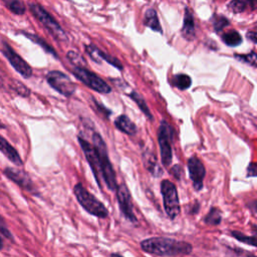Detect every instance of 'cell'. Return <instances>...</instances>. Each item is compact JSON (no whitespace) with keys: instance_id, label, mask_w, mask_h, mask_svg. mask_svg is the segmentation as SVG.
Segmentation results:
<instances>
[{"instance_id":"4dcf8cb0","label":"cell","mask_w":257,"mask_h":257,"mask_svg":"<svg viewBox=\"0 0 257 257\" xmlns=\"http://www.w3.org/2000/svg\"><path fill=\"white\" fill-rule=\"evenodd\" d=\"M229 24L228 20L224 17H218L215 21H214V28L217 32L221 31L225 26H227Z\"/></svg>"},{"instance_id":"83f0119b","label":"cell","mask_w":257,"mask_h":257,"mask_svg":"<svg viewBox=\"0 0 257 257\" xmlns=\"http://www.w3.org/2000/svg\"><path fill=\"white\" fill-rule=\"evenodd\" d=\"M68 59L71 62V64L74 65L75 67H86V65L85 59L79 54H77L76 51H69Z\"/></svg>"},{"instance_id":"603a6c76","label":"cell","mask_w":257,"mask_h":257,"mask_svg":"<svg viewBox=\"0 0 257 257\" xmlns=\"http://www.w3.org/2000/svg\"><path fill=\"white\" fill-rule=\"evenodd\" d=\"M222 40H223V42H224L226 45L231 46V47L238 46L239 44L242 43V37H241V35H240L237 31H235V30L226 32V33L222 36Z\"/></svg>"},{"instance_id":"2e32d148","label":"cell","mask_w":257,"mask_h":257,"mask_svg":"<svg viewBox=\"0 0 257 257\" xmlns=\"http://www.w3.org/2000/svg\"><path fill=\"white\" fill-rule=\"evenodd\" d=\"M143 161L145 168L155 177H160L163 174L162 168L159 166L155 154L147 150L143 153Z\"/></svg>"},{"instance_id":"ffe728a7","label":"cell","mask_w":257,"mask_h":257,"mask_svg":"<svg viewBox=\"0 0 257 257\" xmlns=\"http://www.w3.org/2000/svg\"><path fill=\"white\" fill-rule=\"evenodd\" d=\"M129 96L136 102V104L138 105V107L140 108V110L147 116V118L151 121L154 120V117L152 116L147 104H146V100L144 99V97L139 93L137 92L136 90H132L130 93H129Z\"/></svg>"},{"instance_id":"d6a6232c","label":"cell","mask_w":257,"mask_h":257,"mask_svg":"<svg viewBox=\"0 0 257 257\" xmlns=\"http://www.w3.org/2000/svg\"><path fill=\"white\" fill-rule=\"evenodd\" d=\"M170 172H171V174H172L176 179L180 180L181 177H182V174H183V169H182V167H181L180 165H175V166L172 167V169H171Z\"/></svg>"},{"instance_id":"7a4b0ae2","label":"cell","mask_w":257,"mask_h":257,"mask_svg":"<svg viewBox=\"0 0 257 257\" xmlns=\"http://www.w3.org/2000/svg\"><path fill=\"white\" fill-rule=\"evenodd\" d=\"M92 146L96 152V155L99 161L101 178L104 180L109 190L115 191L117 188V178L113 165L108 155L107 145L98 133H94L92 136Z\"/></svg>"},{"instance_id":"ac0fdd59","label":"cell","mask_w":257,"mask_h":257,"mask_svg":"<svg viewBox=\"0 0 257 257\" xmlns=\"http://www.w3.org/2000/svg\"><path fill=\"white\" fill-rule=\"evenodd\" d=\"M183 36L189 40H192L195 37V24L194 18L189 8L185 9V16H184V23L182 28Z\"/></svg>"},{"instance_id":"d6986e66","label":"cell","mask_w":257,"mask_h":257,"mask_svg":"<svg viewBox=\"0 0 257 257\" xmlns=\"http://www.w3.org/2000/svg\"><path fill=\"white\" fill-rule=\"evenodd\" d=\"M144 23L146 26L150 27L154 31H157L162 33V27L159 22L158 15L156 11L154 9H148L145 13V18H144Z\"/></svg>"},{"instance_id":"f546056e","label":"cell","mask_w":257,"mask_h":257,"mask_svg":"<svg viewBox=\"0 0 257 257\" xmlns=\"http://www.w3.org/2000/svg\"><path fill=\"white\" fill-rule=\"evenodd\" d=\"M12 89H14L18 94H20V95H22L24 97H26V96H28L30 94V90L23 84H21L19 82H16V81L13 82Z\"/></svg>"},{"instance_id":"9c48e42d","label":"cell","mask_w":257,"mask_h":257,"mask_svg":"<svg viewBox=\"0 0 257 257\" xmlns=\"http://www.w3.org/2000/svg\"><path fill=\"white\" fill-rule=\"evenodd\" d=\"M2 54L8 60L10 65L13 69L24 79H29L32 76V69L31 67L13 50V48L8 45L6 42H3Z\"/></svg>"},{"instance_id":"484cf974","label":"cell","mask_w":257,"mask_h":257,"mask_svg":"<svg viewBox=\"0 0 257 257\" xmlns=\"http://www.w3.org/2000/svg\"><path fill=\"white\" fill-rule=\"evenodd\" d=\"M231 235H232L233 237H235L238 241L242 242V243L251 245V246H253V247L256 246V237H255L256 234H253V236H247V235L243 234L242 232L232 231V232H231Z\"/></svg>"},{"instance_id":"8fae6325","label":"cell","mask_w":257,"mask_h":257,"mask_svg":"<svg viewBox=\"0 0 257 257\" xmlns=\"http://www.w3.org/2000/svg\"><path fill=\"white\" fill-rule=\"evenodd\" d=\"M79 143L81 148L84 151L85 156L87 160V163L94 175L95 181L98 184V187L101 188V182H100V178H101V173H100V167H99V161H98V157L96 155V152L93 148L92 145H90L87 141H86L85 139L79 137Z\"/></svg>"},{"instance_id":"9a60e30c","label":"cell","mask_w":257,"mask_h":257,"mask_svg":"<svg viewBox=\"0 0 257 257\" xmlns=\"http://www.w3.org/2000/svg\"><path fill=\"white\" fill-rule=\"evenodd\" d=\"M0 152L14 165L16 166H22L23 162L21 160V157L19 156L18 152L15 148H13L7 140H5L2 136H0Z\"/></svg>"},{"instance_id":"e575fe53","label":"cell","mask_w":257,"mask_h":257,"mask_svg":"<svg viewBox=\"0 0 257 257\" xmlns=\"http://www.w3.org/2000/svg\"><path fill=\"white\" fill-rule=\"evenodd\" d=\"M93 101H94V104H95V107H96L97 109H99L101 112H104L102 114H105L107 117H109V116L111 115V113H112V112H111L110 110H108L106 107H101L96 100H94V99H93Z\"/></svg>"},{"instance_id":"3957f363","label":"cell","mask_w":257,"mask_h":257,"mask_svg":"<svg viewBox=\"0 0 257 257\" xmlns=\"http://www.w3.org/2000/svg\"><path fill=\"white\" fill-rule=\"evenodd\" d=\"M75 195L81 204V206L90 215L98 218H107L109 211L100 201H98L91 193H89L81 183L74 187Z\"/></svg>"},{"instance_id":"1f68e13d","label":"cell","mask_w":257,"mask_h":257,"mask_svg":"<svg viewBox=\"0 0 257 257\" xmlns=\"http://www.w3.org/2000/svg\"><path fill=\"white\" fill-rule=\"evenodd\" d=\"M0 232H1L2 235H4L6 238L10 239V240H13V236L12 234L10 233V231L7 229V227L5 226V223L3 221V219L0 217Z\"/></svg>"},{"instance_id":"d590c367","label":"cell","mask_w":257,"mask_h":257,"mask_svg":"<svg viewBox=\"0 0 257 257\" xmlns=\"http://www.w3.org/2000/svg\"><path fill=\"white\" fill-rule=\"evenodd\" d=\"M246 36H247V38L250 39L253 43H256V32H255V31H249Z\"/></svg>"},{"instance_id":"30bf717a","label":"cell","mask_w":257,"mask_h":257,"mask_svg":"<svg viewBox=\"0 0 257 257\" xmlns=\"http://www.w3.org/2000/svg\"><path fill=\"white\" fill-rule=\"evenodd\" d=\"M116 190H117V198H118L121 212L129 221L133 223H137L138 220L133 210L132 196L128 187L126 186V184H121L117 186Z\"/></svg>"},{"instance_id":"f1b7e54d","label":"cell","mask_w":257,"mask_h":257,"mask_svg":"<svg viewBox=\"0 0 257 257\" xmlns=\"http://www.w3.org/2000/svg\"><path fill=\"white\" fill-rule=\"evenodd\" d=\"M235 58L243 63H246L247 65L255 68L256 67V54L254 51H251L248 55H235Z\"/></svg>"},{"instance_id":"836d02e7","label":"cell","mask_w":257,"mask_h":257,"mask_svg":"<svg viewBox=\"0 0 257 257\" xmlns=\"http://www.w3.org/2000/svg\"><path fill=\"white\" fill-rule=\"evenodd\" d=\"M256 163H250L247 167V177H256Z\"/></svg>"},{"instance_id":"44dd1931","label":"cell","mask_w":257,"mask_h":257,"mask_svg":"<svg viewBox=\"0 0 257 257\" xmlns=\"http://www.w3.org/2000/svg\"><path fill=\"white\" fill-rule=\"evenodd\" d=\"M22 34H24L27 38H29L31 41H33V42H35L36 44H38V45H40L46 53H48V54H50V55H53L56 59H59V56H58V54H57V51L51 47L44 39H42L41 37H39L38 35H35V34H31V33H27V32H22Z\"/></svg>"},{"instance_id":"5bb4252c","label":"cell","mask_w":257,"mask_h":257,"mask_svg":"<svg viewBox=\"0 0 257 257\" xmlns=\"http://www.w3.org/2000/svg\"><path fill=\"white\" fill-rule=\"evenodd\" d=\"M86 53L88 54V56L90 57V59L93 62H95L97 64H100L102 61H105L109 65L118 69L119 71H123V69H124L123 65L117 58L109 56L108 54L104 53V51H101L100 49H98L96 46H94L92 44L87 45V46H86Z\"/></svg>"},{"instance_id":"e0dca14e","label":"cell","mask_w":257,"mask_h":257,"mask_svg":"<svg viewBox=\"0 0 257 257\" xmlns=\"http://www.w3.org/2000/svg\"><path fill=\"white\" fill-rule=\"evenodd\" d=\"M115 126L118 130L129 136H135L138 132L137 126L126 115L119 116L115 121Z\"/></svg>"},{"instance_id":"8d00e7d4","label":"cell","mask_w":257,"mask_h":257,"mask_svg":"<svg viewBox=\"0 0 257 257\" xmlns=\"http://www.w3.org/2000/svg\"><path fill=\"white\" fill-rule=\"evenodd\" d=\"M4 86V79L1 75V72H0V88H2Z\"/></svg>"},{"instance_id":"52a82bcc","label":"cell","mask_w":257,"mask_h":257,"mask_svg":"<svg viewBox=\"0 0 257 257\" xmlns=\"http://www.w3.org/2000/svg\"><path fill=\"white\" fill-rule=\"evenodd\" d=\"M172 139L173 130L166 121H162L158 131V142L161 151V162L165 167H169L173 154H172Z\"/></svg>"},{"instance_id":"4316f807","label":"cell","mask_w":257,"mask_h":257,"mask_svg":"<svg viewBox=\"0 0 257 257\" xmlns=\"http://www.w3.org/2000/svg\"><path fill=\"white\" fill-rule=\"evenodd\" d=\"M6 5L9 8V10L15 14L20 15L25 12V6L21 1H19V0H7Z\"/></svg>"},{"instance_id":"ba28073f","label":"cell","mask_w":257,"mask_h":257,"mask_svg":"<svg viewBox=\"0 0 257 257\" xmlns=\"http://www.w3.org/2000/svg\"><path fill=\"white\" fill-rule=\"evenodd\" d=\"M48 85L61 94L70 97L76 92L77 86L70 77L60 71H51L46 75Z\"/></svg>"},{"instance_id":"277c9868","label":"cell","mask_w":257,"mask_h":257,"mask_svg":"<svg viewBox=\"0 0 257 257\" xmlns=\"http://www.w3.org/2000/svg\"><path fill=\"white\" fill-rule=\"evenodd\" d=\"M29 9L31 13L38 19V21L48 30V32L53 35L56 39L60 41H68V35L62 26L56 21V19L51 16L46 10H44L40 5L36 3H30Z\"/></svg>"},{"instance_id":"7402d4cb","label":"cell","mask_w":257,"mask_h":257,"mask_svg":"<svg viewBox=\"0 0 257 257\" xmlns=\"http://www.w3.org/2000/svg\"><path fill=\"white\" fill-rule=\"evenodd\" d=\"M254 0H232L229 4V9L235 13H240L246 10L250 5L254 6Z\"/></svg>"},{"instance_id":"6da1fadb","label":"cell","mask_w":257,"mask_h":257,"mask_svg":"<svg viewBox=\"0 0 257 257\" xmlns=\"http://www.w3.org/2000/svg\"><path fill=\"white\" fill-rule=\"evenodd\" d=\"M144 252L157 256H179L188 255L193 247L190 243L167 237H151L141 242Z\"/></svg>"},{"instance_id":"cb8c5ba5","label":"cell","mask_w":257,"mask_h":257,"mask_svg":"<svg viewBox=\"0 0 257 257\" xmlns=\"http://www.w3.org/2000/svg\"><path fill=\"white\" fill-rule=\"evenodd\" d=\"M173 84L175 86H177V88H179L181 90H185L191 86L192 80L188 75L179 74L174 77Z\"/></svg>"},{"instance_id":"4fadbf2b","label":"cell","mask_w":257,"mask_h":257,"mask_svg":"<svg viewBox=\"0 0 257 257\" xmlns=\"http://www.w3.org/2000/svg\"><path fill=\"white\" fill-rule=\"evenodd\" d=\"M3 173L6 175V177L8 179H10L14 183H16L18 186H20L24 190L35 194L36 189L34 187V184L31 181V179L29 178V176L24 171L8 167L3 171Z\"/></svg>"},{"instance_id":"5b68a950","label":"cell","mask_w":257,"mask_h":257,"mask_svg":"<svg viewBox=\"0 0 257 257\" xmlns=\"http://www.w3.org/2000/svg\"><path fill=\"white\" fill-rule=\"evenodd\" d=\"M161 193L167 216L171 220H175L181 212L178 191L175 184L169 180H163L161 182Z\"/></svg>"},{"instance_id":"d4e9b609","label":"cell","mask_w":257,"mask_h":257,"mask_svg":"<svg viewBox=\"0 0 257 257\" xmlns=\"http://www.w3.org/2000/svg\"><path fill=\"white\" fill-rule=\"evenodd\" d=\"M205 223L208 224V225H219L222 221V215H221V211L218 208L212 207L209 211V213L206 215L204 219Z\"/></svg>"},{"instance_id":"7c38bea8","label":"cell","mask_w":257,"mask_h":257,"mask_svg":"<svg viewBox=\"0 0 257 257\" xmlns=\"http://www.w3.org/2000/svg\"><path fill=\"white\" fill-rule=\"evenodd\" d=\"M188 171L190 179L193 182V187L196 191L203 189V181L206 175V170L201 160L195 156L191 157L188 161Z\"/></svg>"},{"instance_id":"8992f818","label":"cell","mask_w":257,"mask_h":257,"mask_svg":"<svg viewBox=\"0 0 257 257\" xmlns=\"http://www.w3.org/2000/svg\"><path fill=\"white\" fill-rule=\"evenodd\" d=\"M73 74L78 80L92 90L99 93H110L112 91V87L104 80L92 72L86 70L85 67H75Z\"/></svg>"},{"instance_id":"74e56055","label":"cell","mask_w":257,"mask_h":257,"mask_svg":"<svg viewBox=\"0 0 257 257\" xmlns=\"http://www.w3.org/2000/svg\"><path fill=\"white\" fill-rule=\"evenodd\" d=\"M2 248H3V242H2L1 237H0V250H1Z\"/></svg>"}]
</instances>
